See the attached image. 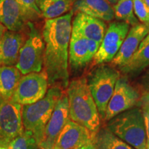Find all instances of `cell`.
I'll use <instances>...</instances> for the list:
<instances>
[{
	"instance_id": "8fae6325",
	"label": "cell",
	"mask_w": 149,
	"mask_h": 149,
	"mask_svg": "<svg viewBox=\"0 0 149 149\" xmlns=\"http://www.w3.org/2000/svg\"><path fill=\"white\" fill-rule=\"evenodd\" d=\"M138 92L128 82L125 78H119L115 90L108 104L104 121L111 120L120 113L132 109L139 103Z\"/></svg>"
},
{
	"instance_id": "277c9868",
	"label": "cell",
	"mask_w": 149,
	"mask_h": 149,
	"mask_svg": "<svg viewBox=\"0 0 149 149\" xmlns=\"http://www.w3.org/2000/svg\"><path fill=\"white\" fill-rule=\"evenodd\" d=\"M118 138L135 149H146L147 137L142 110L132 108L108 121L107 126Z\"/></svg>"
},
{
	"instance_id": "7c38bea8",
	"label": "cell",
	"mask_w": 149,
	"mask_h": 149,
	"mask_svg": "<svg viewBox=\"0 0 149 149\" xmlns=\"http://www.w3.org/2000/svg\"><path fill=\"white\" fill-rule=\"evenodd\" d=\"M36 19L17 0H0V23L14 32H20Z\"/></svg>"
},
{
	"instance_id": "d6a6232c",
	"label": "cell",
	"mask_w": 149,
	"mask_h": 149,
	"mask_svg": "<svg viewBox=\"0 0 149 149\" xmlns=\"http://www.w3.org/2000/svg\"><path fill=\"white\" fill-rule=\"evenodd\" d=\"M146 149H149V142L147 143L146 144Z\"/></svg>"
},
{
	"instance_id": "5bb4252c",
	"label": "cell",
	"mask_w": 149,
	"mask_h": 149,
	"mask_svg": "<svg viewBox=\"0 0 149 149\" xmlns=\"http://www.w3.org/2000/svg\"><path fill=\"white\" fill-rule=\"evenodd\" d=\"M149 33V27L144 24H137L128 31L118 53L111 61L112 66L121 67L133 57L141 41Z\"/></svg>"
},
{
	"instance_id": "d590c367",
	"label": "cell",
	"mask_w": 149,
	"mask_h": 149,
	"mask_svg": "<svg viewBox=\"0 0 149 149\" xmlns=\"http://www.w3.org/2000/svg\"><path fill=\"white\" fill-rule=\"evenodd\" d=\"M70 1H72V2H74V1H77V0H70Z\"/></svg>"
},
{
	"instance_id": "2e32d148",
	"label": "cell",
	"mask_w": 149,
	"mask_h": 149,
	"mask_svg": "<svg viewBox=\"0 0 149 149\" xmlns=\"http://www.w3.org/2000/svg\"><path fill=\"white\" fill-rule=\"evenodd\" d=\"M25 42L23 33L6 31L0 40V66L16 65L20 50Z\"/></svg>"
},
{
	"instance_id": "6da1fadb",
	"label": "cell",
	"mask_w": 149,
	"mask_h": 149,
	"mask_svg": "<svg viewBox=\"0 0 149 149\" xmlns=\"http://www.w3.org/2000/svg\"><path fill=\"white\" fill-rule=\"evenodd\" d=\"M72 10L59 17L46 19L42 36L45 42L44 70L48 85L66 88L69 81L68 52L72 33Z\"/></svg>"
},
{
	"instance_id": "4fadbf2b",
	"label": "cell",
	"mask_w": 149,
	"mask_h": 149,
	"mask_svg": "<svg viewBox=\"0 0 149 149\" xmlns=\"http://www.w3.org/2000/svg\"><path fill=\"white\" fill-rule=\"evenodd\" d=\"M94 136L86 128L70 119L58 136L54 149H77L93 141Z\"/></svg>"
},
{
	"instance_id": "484cf974",
	"label": "cell",
	"mask_w": 149,
	"mask_h": 149,
	"mask_svg": "<svg viewBox=\"0 0 149 149\" xmlns=\"http://www.w3.org/2000/svg\"><path fill=\"white\" fill-rule=\"evenodd\" d=\"M24 8H26L35 17V19H38L42 15L41 11L37 6V0H17Z\"/></svg>"
},
{
	"instance_id": "f1b7e54d",
	"label": "cell",
	"mask_w": 149,
	"mask_h": 149,
	"mask_svg": "<svg viewBox=\"0 0 149 149\" xmlns=\"http://www.w3.org/2000/svg\"><path fill=\"white\" fill-rule=\"evenodd\" d=\"M77 149H96V148L94 143H93V141H92V142L88 143V144H86L84 146L79 147V148H78Z\"/></svg>"
},
{
	"instance_id": "4dcf8cb0",
	"label": "cell",
	"mask_w": 149,
	"mask_h": 149,
	"mask_svg": "<svg viewBox=\"0 0 149 149\" xmlns=\"http://www.w3.org/2000/svg\"><path fill=\"white\" fill-rule=\"evenodd\" d=\"M109 2L111 3V4H116V3L118 2L120 0H107Z\"/></svg>"
},
{
	"instance_id": "9a60e30c",
	"label": "cell",
	"mask_w": 149,
	"mask_h": 149,
	"mask_svg": "<svg viewBox=\"0 0 149 149\" xmlns=\"http://www.w3.org/2000/svg\"><path fill=\"white\" fill-rule=\"evenodd\" d=\"M72 31L101 44L107 31V25L103 20L83 13H77L72 22Z\"/></svg>"
},
{
	"instance_id": "e575fe53",
	"label": "cell",
	"mask_w": 149,
	"mask_h": 149,
	"mask_svg": "<svg viewBox=\"0 0 149 149\" xmlns=\"http://www.w3.org/2000/svg\"><path fill=\"white\" fill-rule=\"evenodd\" d=\"M0 149H7V148H4V147L0 146Z\"/></svg>"
},
{
	"instance_id": "ba28073f",
	"label": "cell",
	"mask_w": 149,
	"mask_h": 149,
	"mask_svg": "<svg viewBox=\"0 0 149 149\" xmlns=\"http://www.w3.org/2000/svg\"><path fill=\"white\" fill-rule=\"evenodd\" d=\"M22 105L12 100L0 102V146L6 148L13 139L24 133Z\"/></svg>"
},
{
	"instance_id": "e0dca14e",
	"label": "cell",
	"mask_w": 149,
	"mask_h": 149,
	"mask_svg": "<svg viewBox=\"0 0 149 149\" xmlns=\"http://www.w3.org/2000/svg\"><path fill=\"white\" fill-rule=\"evenodd\" d=\"M93 59V57L89 51L88 39L72 31L68 52L70 68L75 70L80 69Z\"/></svg>"
},
{
	"instance_id": "4316f807",
	"label": "cell",
	"mask_w": 149,
	"mask_h": 149,
	"mask_svg": "<svg viewBox=\"0 0 149 149\" xmlns=\"http://www.w3.org/2000/svg\"><path fill=\"white\" fill-rule=\"evenodd\" d=\"M143 115H144L145 128H146L147 143L149 142V110L142 109Z\"/></svg>"
},
{
	"instance_id": "d6986e66",
	"label": "cell",
	"mask_w": 149,
	"mask_h": 149,
	"mask_svg": "<svg viewBox=\"0 0 149 149\" xmlns=\"http://www.w3.org/2000/svg\"><path fill=\"white\" fill-rule=\"evenodd\" d=\"M21 77V72L16 66H0V93L2 100H11Z\"/></svg>"
},
{
	"instance_id": "9c48e42d",
	"label": "cell",
	"mask_w": 149,
	"mask_h": 149,
	"mask_svg": "<svg viewBox=\"0 0 149 149\" xmlns=\"http://www.w3.org/2000/svg\"><path fill=\"white\" fill-rule=\"evenodd\" d=\"M129 26L124 22L111 23L97 52L93 57V66L113 60L129 31Z\"/></svg>"
},
{
	"instance_id": "83f0119b",
	"label": "cell",
	"mask_w": 149,
	"mask_h": 149,
	"mask_svg": "<svg viewBox=\"0 0 149 149\" xmlns=\"http://www.w3.org/2000/svg\"><path fill=\"white\" fill-rule=\"evenodd\" d=\"M139 102L141 104L142 109L149 110V91L145 92L141 95Z\"/></svg>"
},
{
	"instance_id": "836d02e7",
	"label": "cell",
	"mask_w": 149,
	"mask_h": 149,
	"mask_svg": "<svg viewBox=\"0 0 149 149\" xmlns=\"http://www.w3.org/2000/svg\"><path fill=\"white\" fill-rule=\"evenodd\" d=\"M1 100H2V97H1V93H0V102H1Z\"/></svg>"
},
{
	"instance_id": "3957f363",
	"label": "cell",
	"mask_w": 149,
	"mask_h": 149,
	"mask_svg": "<svg viewBox=\"0 0 149 149\" xmlns=\"http://www.w3.org/2000/svg\"><path fill=\"white\" fill-rule=\"evenodd\" d=\"M65 93L59 85L51 86L45 97L35 103L22 106V121L24 129L29 130L40 144L44 132L56 104Z\"/></svg>"
},
{
	"instance_id": "ffe728a7",
	"label": "cell",
	"mask_w": 149,
	"mask_h": 149,
	"mask_svg": "<svg viewBox=\"0 0 149 149\" xmlns=\"http://www.w3.org/2000/svg\"><path fill=\"white\" fill-rule=\"evenodd\" d=\"M149 66V33L141 41L133 57L120 68L126 73L139 72Z\"/></svg>"
},
{
	"instance_id": "8992f818",
	"label": "cell",
	"mask_w": 149,
	"mask_h": 149,
	"mask_svg": "<svg viewBox=\"0 0 149 149\" xmlns=\"http://www.w3.org/2000/svg\"><path fill=\"white\" fill-rule=\"evenodd\" d=\"M28 27L29 38L20 50L15 65L24 75L42 71L45 51V42L41 33L31 22L28 23Z\"/></svg>"
},
{
	"instance_id": "f546056e",
	"label": "cell",
	"mask_w": 149,
	"mask_h": 149,
	"mask_svg": "<svg viewBox=\"0 0 149 149\" xmlns=\"http://www.w3.org/2000/svg\"><path fill=\"white\" fill-rule=\"evenodd\" d=\"M6 28L2 24L0 23V40H1V37H3V34H4L6 31Z\"/></svg>"
},
{
	"instance_id": "7a4b0ae2",
	"label": "cell",
	"mask_w": 149,
	"mask_h": 149,
	"mask_svg": "<svg viewBox=\"0 0 149 149\" xmlns=\"http://www.w3.org/2000/svg\"><path fill=\"white\" fill-rule=\"evenodd\" d=\"M66 92L70 120L95 134L100 128V117L86 78L81 77L72 79Z\"/></svg>"
},
{
	"instance_id": "5b68a950",
	"label": "cell",
	"mask_w": 149,
	"mask_h": 149,
	"mask_svg": "<svg viewBox=\"0 0 149 149\" xmlns=\"http://www.w3.org/2000/svg\"><path fill=\"white\" fill-rule=\"evenodd\" d=\"M120 77V72L113 66L102 64L92 70L88 75V78H86L100 119L104 121L105 120L108 104Z\"/></svg>"
},
{
	"instance_id": "603a6c76",
	"label": "cell",
	"mask_w": 149,
	"mask_h": 149,
	"mask_svg": "<svg viewBox=\"0 0 149 149\" xmlns=\"http://www.w3.org/2000/svg\"><path fill=\"white\" fill-rule=\"evenodd\" d=\"M115 18L131 26L139 24L138 19L135 15L133 0H120L113 7Z\"/></svg>"
},
{
	"instance_id": "ac0fdd59",
	"label": "cell",
	"mask_w": 149,
	"mask_h": 149,
	"mask_svg": "<svg viewBox=\"0 0 149 149\" xmlns=\"http://www.w3.org/2000/svg\"><path fill=\"white\" fill-rule=\"evenodd\" d=\"M74 13H83L103 21H112L115 17L114 10L107 0H77L72 8Z\"/></svg>"
},
{
	"instance_id": "52a82bcc",
	"label": "cell",
	"mask_w": 149,
	"mask_h": 149,
	"mask_svg": "<svg viewBox=\"0 0 149 149\" xmlns=\"http://www.w3.org/2000/svg\"><path fill=\"white\" fill-rule=\"evenodd\" d=\"M48 86V75L44 70L24 74L10 100L22 106L35 103L45 97Z\"/></svg>"
},
{
	"instance_id": "7402d4cb",
	"label": "cell",
	"mask_w": 149,
	"mask_h": 149,
	"mask_svg": "<svg viewBox=\"0 0 149 149\" xmlns=\"http://www.w3.org/2000/svg\"><path fill=\"white\" fill-rule=\"evenodd\" d=\"M93 143L96 149H135L118 138L107 127L100 128L95 134Z\"/></svg>"
},
{
	"instance_id": "d4e9b609",
	"label": "cell",
	"mask_w": 149,
	"mask_h": 149,
	"mask_svg": "<svg viewBox=\"0 0 149 149\" xmlns=\"http://www.w3.org/2000/svg\"><path fill=\"white\" fill-rule=\"evenodd\" d=\"M133 7L137 19L149 27V8L144 0H133Z\"/></svg>"
},
{
	"instance_id": "30bf717a",
	"label": "cell",
	"mask_w": 149,
	"mask_h": 149,
	"mask_svg": "<svg viewBox=\"0 0 149 149\" xmlns=\"http://www.w3.org/2000/svg\"><path fill=\"white\" fill-rule=\"evenodd\" d=\"M70 120L68 100L66 92L59 98L44 129L39 149H54L58 136Z\"/></svg>"
},
{
	"instance_id": "44dd1931",
	"label": "cell",
	"mask_w": 149,
	"mask_h": 149,
	"mask_svg": "<svg viewBox=\"0 0 149 149\" xmlns=\"http://www.w3.org/2000/svg\"><path fill=\"white\" fill-rule=\"evenodd\" d=\"M37 6L42 17L51 19L64 15L72 10L73 2L70 0H37Z\"/></svg>"
},
{
	"instance_id": "1f68e13d",
	"label": "cell",
	"mask_w": 149,
	"mask_h": 149,
	"mask_svg": "<svg viewBox=\"0 0 149 149\" xmlns=\"http://www.w3.org/2000/svg\"><path fill=\"white\" fill-rule=\"evenodd\" d=\"M144 1L145 2V3L147 5V6L149 8V0H144Z\"/></svg>"
},
{
	"instance_id": "cb8c5ba5",
	"label": "cell",
	"mask_w": 149,
	"mask_h": 149,
	"mask_svg": "<svg viewBox=\"0 0 149 149\" xmlns=\"http://www.w3.org/2000/svg\"><path fill=\"white\" fill-rule=\"evenodd\" d=\"M7 149H39L36 139L31 132L24 129V133L13 139Z\"/></svg>"
}]
</instances>
